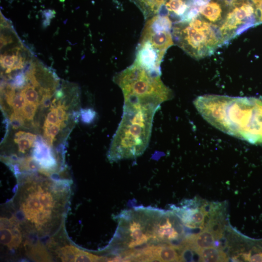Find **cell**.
Listing matches in <instances>:
<instances>
[{
    "instance_id": "obj_1",
    "label": "cell",
    "mask_w": 262,
    "mask_h": 262,
    "mask_svg": "<svg viewBox=\"0 0 262 262\" xmlns=\"http://www.w3.org/2000/svg\"><path fill=\"white\" fill-rule=\"evenodd\" d=\"M194 105L203 118L229 135L253 144H262V99L206 95Z\"/></svg>"
},
{
    "instance_id": "obj_2",
    "label": "cell",
    "mask_w": 262,
    "mask_h": 262,
    "mask_svg": "<svg viewBox=\"0 0 262 262\" xmlns=\"http://www.w3.org/2000/svg\"><path fill=\"white\" fill-rule=\"evenodd\" d=\"M160 107L124 103L123 114L107 157L111 162L136 158L147 149L154 115Z\"/></svg>"
},
{
    "instance_id": "obj_3",
    "label": "cell",
    "mask_w": 262,
    "mask_h": 262,
    "mask_svg": "<svg viewBox=\"0 0 262 262\" xmlns=\"http://www.w3.org/2000/svg\"><path fill=\"white\" fill-rule=\"evenodd\" d=\"M161 75L133 63L115 74L113 81L122 90L124 103L160 107L173 97L171 90L162 82Z\"/></svg>"
},
{
    "instance_id": "obj_4",
    "label": "cell",
    "mask_w": 262,
    "mask_h": 262,
    "mask_svg": "<svg viewBox=\"0 0 262 262\" xmlns=\"http://www.w3.org/2000/svg\"><path fill=\"white\" fill-rule=\"evenodd\" d=\"M162 211L149 207H137L123 211L118 216L115 240L122 255L157 244L156 223Z\"/></svg>"
},
{
    "instance_id": "obj_5",
    "label": "cell",
    "mask_w": 262,
    "mask_h": 262,
    "mask_svg": "<svg viewBox=\"0 0 262 262\" xmlns=\"http://www.w3.org/2000/svg\"><path fill=\"white\" fill-rule=\"evenodd\" d=\"M24 189L19 204L24 219L36 231H41L51 227L59 213L60 194L58 190L47 182H34Z\"/></svg>"
},
{
    "instance_id": "obj_6",
    "label": "cell",
    "mask_w": 262,
    "mask_h": 262,
    "mask_svg": "<svg viewBox=\"0 0 262 262\" xmlns=\"http://www.w3.org/2000/svg\"><path fill=\"white\" fill-rule=\"evenodd\" d=\"M173 34L178 45L197 59L212 53L225 39L220 27L198 16L188 21H180L174 28Z\"/></svg>"
},
{
    "instance_id": "obj_7",
    "label": "cell",
    "mask_w": 262,
    "mask_h": 262,
    "mask_svg": "<svg viewBox=\"0 0 262 262\" xmlns=\"http://www.w3.org/2000/svg\"><path fill=\"white\" fill-rule=\"evenodd\" d=\"M164 55L146 41H139L134 63L146 70L161 75L160 65Z\"/></svg>"
},
{
    "instance_id": "obj_8",
    "label": "cell",
    "mask_w": 262,
    "mask_h": 262,
    "mask_svg": "<svg viewBox=\"0 0 262 262\" xmlns=\"http://www.w3.org/2000/svg\"><path fill=\"white\" fill-rule=\"evenodd\" d=\"M176 249L168 244L152 245L139 251L138 259L140 262H180Z\"/></svg>"
},
{
    "instance_id": "obj_9",
    "label": "cell",
    "mask_w": 262,
    "mask_h": 262,
    "mask_svg": "<svg viewBox=\"0 0 262 262\" xmlns=\"http://www.w3.org/2000/svg\"><path fill=\"white\" fill-rule=\"evenodd\" d=\"M22 240L21 229L16 217L0 218V243L10 250L16 249Z\"/></svg>"
},
{
    "instance_id": "obj_10",
    "label": "cell",
    "mask_w": 262,
    "mask_h": 262,
    "mask_svg": "<svg viewBox=\"0 0 262 262\" xmlns=\"http://www.w3.org/2000/svg\"><path fill=\"white\" fill-rule=\"evenodd\" d=\"M33 151V158L39 166V171L42 174L49 175L54 171L57 166V162L48 146L43 141L35 142Z\"/></svg>"
},
{
    "instance_id": "obj_11",
    "label": "cell",
    "mask_w": 262,
    "mask_h": 262,
    "mask_svg": "<svg viewBox=\"0 0 262 262\" xmlns=\"http://www.w3.org/2000/svg\"><path fill=\"white\" fill-rule=\"evenodd\" d=\"M253 13L254 8L249 3H243L241 5L235 7L228 14L223 24L220 27L221 31L226 35L228 32L236 29L238 25L251 18Z\"/></svg>"
},
{
    "instance_id": "obj_12",
    "label": "cell",
    "mask_w": 262,
    "mask_h": 262,
    "mask_svg": "<svg viewBox=\"0 0 262 262\" xmlns=\"http://www.w3.org/2000/svg\"><path fill=\"white\" fill-rule=\"evenodd\" d=\"M217 238L211 229L205 228L200 232L185 237L182 244L189 246L196 250L213 246Z\"/></svg>"
},
{
    "instance_id": "obj_13",
    "label": "cell",
    "mask_w": 262,
    "mask_h": 262,
    "mask_svg": "<svg viewBox=\"0 0 262 262\" xmlns=\"http://www.w3.org/2000/svg\"><path fill=\"white\" fill-rule=\"evenodd\" d=\"M130 0L137 6L147 20L158 14L166 2V0Z\"/></svg>"
},
{
    "instance_id": "obj_14",
    "label": "cell",
    "mask_w": 262,
    "mask_h": 262,
    "mask_svg": "<svg viewBox=\"0 0 262 262\" xmlns=\"http://www.w3.org/2000/svg\"><path fill=\"white\" fill-rule=\"evenodd\" d=\"M1 66L6 68V73H8L16 69H21L24 65V59L19 54L18 49L15 53L6 52L0 57Z\"/></svg>"
},
{
    "instance_id": "obj_15",
    "label": "cell",
    "mask_w": 262,
    "mask_h": 262,
    "mask_svg": "<svg viewBox=\"0 0 262 262\" xmlns=\"http://www.w3.org/2000/svg\"><path fill=\"white\" fill-rule=\"evenodd\" d=\"M197 251L200 262H228L229 258L226 254L220 248L210 246Z\"/></svg>"
},
{
    "instance_id": "obj_16",
    "label": "cell",
    "mask_w": 262,
    "mask_h": 262,
    "mask_svg": "<svg viewBox=\"0 0 262 262\" xmlns=\"http://www.w3.org/2000/svg\"><path fill=\"white\" fill-rule=\"evenodd\" d=\"M199 12L212 22H215L221 19L222 9L219 4L211 1L200 6Z\"/></svg>"
},
{
    "instance_id": "obj_17",
    "label": "cell",
    "mask_w": 262,
    "mask_h": 262,
    "mask_svg": "<svg viewBox=\"0 0 262 262\" xmlns=\"http://www.w3.org/2000/svg\"><path fill=\"white\" fill-rule=\"evenodd\" d=\"M165 6L169 12L179 16H183L189 8L183 0H168Z\"/></svg>"
},
{
    "instance_id": "obj_18",
    "label": "cell",
    "mask_w": 262,
    "mask_h": 262,
    "mask_svg": "<svg viewBox=\"0 0 262 262\" xmlns=\"http://www.w3.org/2000/svg\"><path fill=\"white\" fill-rule=\"evenodd\" d=\"M25 101L27 103L38 105L40 103L38 93L35 89V87L28 83L21 90Z\"/></svg>"
},
{
    "instance_id": "obj_19",
    "label": "cell",
    "mask_w": 262,
    "mask_h": 262,
    "mask_svg": "<svg viewBox=\"0 0 262 262\" xmlns=\"http://www.w3.org/2000/svg\"><path fill=\"white\" fill-rule=\"evenodd\" d=\"M29 252V255L33 257L34 260L41 261H49V260L48 254L45 248L40 245H36V246L32 247Z\"/></svg>"
},
{
    "instance_id": "obj_20",
    "label": "cell",
    "mask_w": 262,
    "mask_h": 262,
    "mask_svg": "<svg viewBox=\"0 0 262 262\" xmlns=\"http://www.w3.org/2000/svg\"><path fill=\"white\" fill-rule=\"evenodd\" d=\"M26 103L25 99L21 92L16 93L11 105L13 108L14 113L21 115L22 109Z\"/></svg>"
},
{
    "instance_id": "obj_21",
    "label": "cell",
    "mask_w": 262,
    "mask_h": 262,
    "mask_svg": "<svg viewBox=\"0 0 262 262\" xmlns=\"http://www.w3.org/2000/svg\"><path fill=\"white\" fill-rule=\"evenodd\" d=\"M37 105L26 103L22 109L21 115L27 120H33L37 109Z\"/></svg>"
},
{
    "instance_id": "obj_22",
    "label": "cell",
    "mask_w": 262,
    "mask_h": 262,
    "mask_svg": "<svg viewBox=\"0 0 262 262\" xmlns=\"http://www.w3.org/2000/svg\"><path fill=\"white\" fill-rule=\"evenodd\" d=\"M14 141L17 144L18 151L22 153H25L26 150L34 146L35 143V142L24 138H15Z\"/></svg>"
},
{
    "instance_id": "obj_23",
    "label": "cell",
    "mask_w": 262,
    "mask_h": 262,
    "mask_svg": "<svg viewBox=\"0 0 262 262\" xmlns=\"http://www.w3.org/2000/svg\"><path fill=\"white\" fill-rule=\"evenodd\" d=\"M81 119L85 123H91L95 118L96 112L91 108L84 109L81 110Z\"/></svg>"
},
{
    "instance_id": "obj_24",
    "label": "cell",
    "mask_w": 262,
    "mask_h": 262,
    "mask_svg": "<svg viewBox=\"0 0 262 262\" xmlns=\"http://www.w3.org/2000/svg\"><path fill=\"white\" fill-rule=\"evenodd\" d=\"M45 121L51 125H57L62 126V124L58 117L56 108L51 107Z\"/></svg>"
},
{
    "instance_id": "obj_25",
    "label": "cell",
    "mask_w": 262,
    "mask_h": 262,
    "mask_svg": "<svg viewBox=\"0 0 262 262\" xmlns=\"http://www.w3.org/2000/svg\"><path fill=\"white\" fill-rule=\"evenodd\" d=\"M24 118L22 115L13 113L10 117V123L14 129H17L24 124Z\"/></svg>"
},
{
    "instance_id": "obj_26",
    "label": "cell",
    "mask_w": 262,
    "mask_h": 262,
    "mask_svg": "<svg viewBox=\"0 0 262 262\" xmlns=\"http://www.w3.org/2000/svg\"><path fill=\"white\" fill-rule=\"evenodd\" d=\"M26 80V76L22 72L18 73L14 78L13 84L15 88H21L24 86Z\"/></svg>"
},
{
    "instance_id": "obj_27",
    "label": "cell",
    "mask_w": 262,
    "mask_h": 262,
    "mask_svg": "<svg viewBox=\"0 0 262 262\" xmlns=\"http://www.w3.org/2000/svg\"><path fill=\"white\" fill-rule=\"evenodd\" d=\"M56 112L59 121L62 126H64L65 122L67 120L68 116L66 112V107L64 105L59 104L56 107Z\"/></svg>"
},
{
    "instance_id": "obj_28",
    "label": "cell",
    "mask_w": 262,
    "mask_h": 262,
    "mask_svg": "<svg viewBox=\"0 0 262 262\" xmlns=\"http://www.w3.org/2000/svg\"><path fill=\"white\" fill-rule=\"evenodd\" d=\"M15 138H24L35 142L37 140V136L30 132L23 131H19L15 134Z\"/></svg>"
},
{
    "instance_id": "obj_29",
    "label": "cell",
    "mask_w": 262,
    "mask_h": 262,
    "mask_svg": "<svg viewBox=\"0 0 262 262\" xmlns=\"http://www.w3.org/2000/svg\"><path fill=\"white\" fill-rule=\"evenodd\" d=\"M13 42V39L11 37L4 35L3 34L1 35L0 37V48H2L7 44L11 43Z\"/></svg>"
}]
</instances>
